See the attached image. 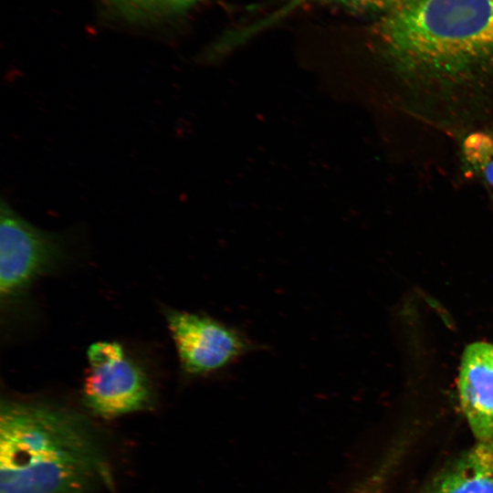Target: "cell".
Wrapping results in <instances>:
<instances>
[{"mask_svg": "<svg viewBox=\"0 0 493 493\" xmlns=\"http://www.w3.org/2000/svg\"><path fill=\"white\" fill-rule=\"evenodd\" d=\"M389 105L449 136L493 131V0H406L378 27Z\"/></svg>", "mask_w": 493, "mask_h": 493, "instance_id": "1", "label": "cell"}, {"mask_svg": "<svg viewBox=\"0 0 493 493\" xmlns=\"http://www.w3.org/2000/svg\"><path fill=\"white\" fill-rule=\"evenodd\" d=\"M88 423L45 403L3 400L0 493H90L109 479Z\"/></svg>", "mask_w": 493, "mask_h": 493, "instance_id": "2", "label": "cell"}, {"mask_svg": "<svg viewBox=\"0 0 493 493\" xmlns=\"http://www.w3.org/2000/svg\"><path fill=\"white\" fill-rule=\"evenodd\" d=\"M166 320L181 369L189 378L227 373L264 347L240 328L205 313L169 309Z\"/></svg>", "mask_w": 493, "mask_h": 493, "instance_id": "3", "label": "cell"}, {"mask_svg": "<svg viewBox=\"0 0 493 493\" xmlns=\"http://www.w3.org/2000/svg\"><path fill=\"white\" fill-rule=\"evenodd\" d=\"M64 257L63 237L38 228L5 201L0 206V296L9 302Z\"/></svg>", "mask_w": 493, "mask_h": 493, "instance_id": "4", "label": "cell"}, {"mask_svg": "<svg viewBox=\"0 0 493 493\" xmlns=\"http://www.w3.org/2000/svg\"><path fill=\"white\" fill-rule=\"evenodd\" d=\"M87 357L82 395L93 413L112 418L152 404V390L146 373L120 343L95 342L89 347Z\"/></svg>", "mask_w": 493, "mask_h": 493, "instance_id": "5", "label": "cell"}, {"mask_svg": "<svg viewBox=\"0 0 493 493\" xmlns=\"http://www.w3.org/2000/svg\"><path fill=\"white\" fill-rule=\"evenodd\" d=\"M462 411L477 441L493 440V344L477 341L465 349L458 376Z\"/></svg>", "mask_w": 493, "mask_h": 493, "instance_id": "6", "label": "cell"}, {"mask_svg": "<svg viewBox=\"0 0 493 493\" xmlns=\"http://www.w3.org/2000/svg\"><path fill=\"white\" fill-rule=\"evenodd\" d=\"M425 493H493V440L477 441L438 474Z\"/></svg>", "mask_w": 493, "mask_h": 493, "instance_id": "7", "label": "cell"}, {"mask_svg": "<svg viewBox=\"0 0 493 493\" xmlns=\"http://www.w3.org/2000/svg\"><path fill=\"white\" fill-rule=\"evenodd\" d=\"M405 1L406 0H288L284 3V5L278 7L269 16L235 32L234 35L236 39L241 43L243 40L249 38L256 33H258L259 31L278 23L298 8L307 5H335L352 11L372 13L382 12L385 15L397 8Z\"/></svg>", "mask_w": 493, "mask_h": 493, "instance_id": "8", "label": "cell"}, {"mask_svg": "<svg viewBox=\"0 0 493 493\" xmlns=\"http://www.w3.org/2000/svg\"><path fill=\"white\" fill-rule=\"evenodd\" d=\"M118 16L130 21H146L173 16L188 10L201 0H104Z\"/></svg>", "mask_w": 493, "mask_h": 493, "instance_id": "9", "label": "cell"}, {"mask_svg": "<svg viewBox=\"0 0 493 493\" xmlns=\"http://www.w3.org/2000/svg\"><path fill=\"white\" fill-rule=\"evenodd\" d=\"M482 173L486 181L493 186V157L482 167Z\"/></svg>", "mask_w": 493, "mask_h": 493, "instance_id": "10", "label": "cell"}]
</instances>
